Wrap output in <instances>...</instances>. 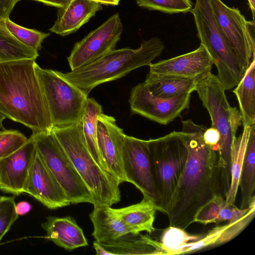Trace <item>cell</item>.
I'll list each match as a JSON object with an SVG mask.
<instances>
[{
  "instance_id": "1",
  "label": "cell",
  "mask_w": 255,
  "mask_h": 255,
  "mask_svg": "<svg viewBox=\"0 0 255 255\" xmlns=\"http://www.w3.org/2000/svg\"><path fill=\"white\" fill-rule=\"evenodd\" d=\"M182 123L188 156L165 214L169 226L185 230L203 205L216 195L226 198L228 190L218 151L204 140L207 128L191 120Z\"/></svg>"
},
{
  "instance_id": "2",
  "label": "cell",
  "mask_w": 255,
  "mask_h": 255,
  "mask_svg": "<svg viewBox=\"0 0 255 255\" xmlns=\"http://www.w3.org/2000/svg\"><path fill=\"white\" fill-rule=\"evenodd\" d=\"M35 60L0 63V104L10 120L29 128L32 134L48 133L53 126Z\"/></svg>"
},
{
  "instance_id": "3",
  "label": "cell",
  "mask_w": 255,
  "mask_h": 255,
  "mask_svg": "<svg viewBox=\"0 0 255 255\" xmlns=\"http://www.w3.org/2000/svg\"><path fill=\"white\" fill-rule=\"evenodd\" d=\"M164 47L159 38L153 37L143 41L137 49H114L75 70L58 72L64 79L88 95L94 88L101 84L121 78L139 67L150 65L161 54Z\"/></svg>"
},
{
  "instance_id": "4",
  "label": "cell",
  "mask_w": 255,
  "mask_h": 255,
  "mask_svg": "<svg viewBox=\"0 0 255 255\" xmlns=\"http://www.w3.org/2000/svg\"><path fill=\"white\" fill-rule=\"evenodd\" d=\"M52 132L90 191L95 203L93 205L111 206L118 203L121 199L120 184L92 157L81 122L67 128H54Z\"/></svg>"
},
{
  "instance_id": "5",
  "label": "cell",
  "mask_w": 255,
  "mask_h": 255,
  "mask_svg": "<svg viewBox=\"0 0 255 255\" xmlns=\"http://www.w3.org/2000/svg\"><path fill=\"white\" fill-rule=\"evenodd\" d=\"M225 90L217 76L210 72L197 80L195 91L209 113L211 127L220 134L218 153L225 184L229 189L232 147L242 124V118L238 109L230 106Z\"/></svg>"
},
{
  "instance_id": "6",
  "label": "cell",
  "mask_w": 255,
  "mask_h": 255,
  "mask_svg": "<svg viewBox=\"0 0 255 255\" xmlns=\"http://www.w3.org/2000/svg\"><path fill=\"white\" fill-rule=\"evenodd\" d=\"M201 44L212 57L218 71V78L225 90L236 86L246 69L230 46L214 16L211 0H196L191 10Z\"/></svg>"
},
{
  "instance_id": "7",
  "label": "cell",
  "mask_w": 255,
  "mask_h": 255,
  "mask_svg": "<svg viewBox=\"0 0 255 255\" xmlns=\"http://www.w3.org/2000/svg\"><path fill=\"white\" fill-rule=\"evenodd\" d=\"M152 174L160 212L166 213L168 203L184 168L188 150L183 132L173 131L147 140Z\"/></svg>"
},
{
  "instance_id": "8",
  "label": "cell",
  "mask_w": 255,
  "mask_h": 255,
  "mask_svg": "<svg viewBox=\"0 0 255 255\" xmlns=\"http://www.w3.org/2000/svg\"><path fill=\"white\" fill-rule=\"evenodd\" d=\"M36 70L53 128H67L80 123L88 95L57 71L43 69L37 64Z\"/></svg>"
},
{
  "instance_id": "9",
  "label": "cell",
  "mask_w": 255,
  "mask_h": 255,
  "mask_svg": "<svg viewBox=\"0 0 255 255\" xmlns=\"http://www.w3.org/2000/svg\"><path fill=\"white\" fill-rule=\"evenodd\" d=\"M31 135L37 151L63 189L70 203L94 205L90 191L52 131Z\"/></svg>"
},
{
  "instance_id": "10",
  "label": "cell",
  "mask_w": 255,
  "mask_h": 255,
  "mask_svg": "<svg viewBox=\"0 0 255 255\" xmlns=\"http://www.w3.org/2000/svg\"><path fill=\"white\" fill-rule=\"evenodd\" d=\"M214 16L227 41L246 70L255 58V20L247 21L238 8L211 0Z\"/></svg>"
},
{
  "instance_id": "11",
  "label": "cell",
  "mask_w": 255,
  "mask_h": 255,
  "mask_svg": "<svg viewBox=\"0 0 255 255\" xmlns=\"http://www.w3.org/2000/svg\"><path fill=\"white\" fill-rule=\"evenodd\" d=\"M123 31L119 13L77 42L67 58L71 71L87 65L115 49Z\"/></svg>"
},
{
  "instance_id": "12",
  "label": "cell",
  "mask_w": 255,
  "mask_h": 255,
  "mask_svg": "<svg viewBox=\"0 0 255 255\" xmlns=\"http://www.w3.org/2000/svg\"><path fill=\"white\" fill-rule=\"evenodd\" d=\"M122 159L127 182L134 185L143 196L157 206L159 196L152 174L147 140L126 135Z\"/></svg>"
},
{
  "instance_id": "13",
  "label": "cell",
  "mask_w": 255,
  "mask_h": 255,
  "mask_svg": "<svg viewBox=\"0 0 255 255\" xmlns=\"http://www.w3.org/2000/svg\"><path fill=\"white\" fill-rule=\"evenodd\" d=\"M191 94L165 99L153 95L143 83L133 87L129 100L131 111L151 121L167 125L189 107Z\"/></svg>"
},
{
  "instance_id": "14",
  "label": "cell",
  "mask_w": 255,
  "mask_h": 255,
  "mask_svg": "<svg viewBox=\"0 0 255 255\" xmlns=\"http://www.w3.org/2000/svg\"><path fill=\"white\" fill-rule=\"evenodd\" d=\"M24 193L50 209L71 204L61 185L36 149L25 187Z\"/></svg>"
},
{
  "instance_id": "15",
  "label": "cell",
  "mask_w": 255,
  "mask_h": 255,
  "mask_svg": "<svg viewBox=\"0 0 255 255\" xmlns=\"http://www.w3.org/2000/svg\"><path fill=\"white\" fill-rule=\"evenodd\" d=\"M116 122L114 117L103 113L99 116L97 142L108 172L121 184L127 182L122 159L123 147L126 134Z\"/></svg>"
},
{
  "instance_id": "16",
  "label": "cell",
  "mask_w": 255,
  "mask_h": 255,
  "mask_svg": "<svg viewBox=\"0 0 255 255\" xmlns=\"http://www.w3.org/2000/svg\"><path fill=\"white\" fill-rule=\"evenodd\" d=\"M36 152L34 140L30 136L18 149L0 160V190L19 195L24 189Z\"/></svg>"
},
{
  "instance_id": "17",
  "label": "cell",
  "mask_w": 255,
  "mask_h": 255,
  "mask_svg": "<svg viewBox=\"0 0 255 255\" xmlns=\"http://www.w3.org/2000/svg\"><path fill=\"white\" fill-rule=\"evenodd\" d=\"M213 60L202 44L191 52L149 65L150 73L199 79L211 72Z\"/></svg>"
},
{
  "instance_id": "18",
  "label": "cell",
  "mask_w": 255,
  "mask_h": 255,
  "mask_svg": "<svg viewBox=\"0 0 255 255\" xmlns=\"http://www.w3.org/2000/svg\"><path fill=\"white\" fill-rule=\"evenodd\" d=\"M102 9V4L91 0H71L58 8L57 18L49 30L62 36L76 32L96 13Z\"/></svg>"
},
{
  "instance_id": "19",
  "label": "cell",
  "mask_w": 255,
  "mask_h": 255,
  "mask_svg": "<svg viewBox=\"0 0 255 255\" xmlns=\"http://www.w3.org/2000/svg\"><path fill=\"white\" fill-rule=\"evenodd\" d=\"M93 246L97 255H165L160 242L140 233L107 244L95 241Z\"/></svg>"
},
{
  "instance_id": "20",
  "label": "cell",
  "mask_w": 255,
  "mask_h": 255,
  "mask_svg": "<svg viewBox=\"0 0 255 255\" xmlns=\"http://www.w3.org/2000/svg\"><path fill=\"white\" fill-rule=\"evenodd\" d=\"M41 226L46 232L47 240L66 250L88 245L82 229L71 217L48 216Z\"/></svg>"
},
{
  "instance_id": "21",
  "label": "cell",
  "mask_w": 255,
  "mask_h": 255,
  "mask_svg": "<svg viewBox=\"0 0 255 255\" xmlns=\"http://www.w3.org/2000/svg\"><path fill=\"white\" fill-rule=\"evenodd\" d=\"M94 206L90 218L94 227L92 236L96 242L100 244L109 243L133 234L113 212L111 206L97 205Z\"/></svg>"
},
{
  "instance_id": "22",
  "label": "cell",
  "mask_w": 255,
  "mask_h": 255,
  "mask_svg": "<svg viewBox=\"0 0 255 255\" xmlns=\"http://www.w3.org/2000/svg\"><path fill=\"white\" fill-rule=\"evenodd\" d=\"M113 212L133 234L146 231L149 234L154 233L155 215L160 211L155 203L149 198L144 197L139 203L120 209H113Z\"/></svg>"
},
{
  "instance_id": "23",
  "label": "cell",
  "mask_w": 255,
  "mask_h": 255,
  "mask_svg": "<svg viewBox=\"0 0 255 255\" xmlns=\"http://www.w3.org/2000/svg\"><path fill=\"white\" fill-rule=\"evenodd\" d=\"M198 79L149 73L143 83L154 96L168 99L191 94L195 90Z\"/></svg>"
},
{
  "instance_id": "24",
  "label": "cell",
  "mask_w": 255,
  "mask_h": 255,
  "mask_svg": "<svg viewBox=\"0 0 255 255\" xmlns=\"http://www.w3.org/2000/svg\"><path fill=\"white\" fill-rule=\"evenodd\" d=\"M233 92L239 103L243 127L255 124V58Z\"/></svg>"
},
{
  "instance_id": "25",
  "label": "cell",
  "mask_w": 255,
  "mask_h": 255,
  "mask_svg": "<svg viewBox=\"0 0 255 255\" xmlns=\"http://www.w3.org/2000/svg\"><path fill=\"white\" fill-rule=\"evenodd\" d=\"M238 187L242 193L240 208H248L255 202V124L252 125L249 135Z\"/></svg>"
},
{
  "instance_id": "26",
  "label": "cell",
  "mask_w": 255,
  "mask_h": 255,
  "mask_svg": "<svg viewBox=\"0 0 255 255\" xmlns=\"http://www.w3.org/2000/svg\"><path fill=\"white\" fill-rule=\"evenodd\" d=\"M103 113L102 108L94 99L88 98L81 124L88 148L98 164L108 172L99 150L97 142V121Z\"/></svg>"
},
{
  "instance_id": "27",
  "label": "cell",
  "mask_w": 255,
  "mask_h": 255,
  "mask_svg": "<svg viewBox=\"0 0 255 255\" xmlns=\"http://www.w3.org/2000/svg\"><path fill=\"white\" fill-rule=\"evenodd\" d=\"M252 126L244 127L242 133L239 136L236 137L232 145L230 158V183L226 198V202L230 204L234 205L235 203L241 167Z\"/></svg>"
},
{
  "instance_id": "28",
  "label": "cell",
  "mask_w": 255,
  "mask_h": 255,
  "mask_svg": "<svg viewBox=\"0 0 255 255\" xmlns=\"http://www.w3.org/2000/svg\"><path fill=\"white\" fill-rule=\"evenodd\" d=\"M36 51L23 44L7 30L0 21V63L23 59H36Z\"/></svg>"
},
{
  "instance_id": "29",
  "label": "cell",
  "mask_w": 255,
  "mask_h": 255,
  "mask_svg": "<svg viewBox=\"0 0 255 255\" xmlns=\"http://www.w3.org/2000/svg\"><path fill=\"white\" fill-rule=\"evenodd\" d=\"M202 237L190 235L184 229L169 226L162 232L160 242L165 255H177L183 246L197 241Z\"/></svg>"
},
{
  "instance_id": "30",
  "label": "cell",
  "mask_w": 255,
  "mask_h": 255,
  "mask_svg": "<svg viewBox=\"0 0 255 255\" xmlns=\"http://www.w3.org/2000/svg\"><path fill=\"white\" fill-rule=\"evenodd\" d=\"M3 23L7 30L18 41L37 52L41 49L44 39L50 35L49 33H44L20 26L9 18L3 21Z\"/></svg>"
},
{
  "instance_id": "31",
  "label": "cell",
  "mask_w": 255,
  "mask_h": 255,
  "mask_svg": "<svg viewBox=\"0 0 255 255\" xmlns=\"http://www.w3.org/2000/svg\"><path fill=\"white\" fill-rule=\"evenodd\" d=\"M137 4L144 8L168 14L186 13L191 11L190 0H135Z\"/></svg>"
},
{
  "instance_id": "32",
  "label": "cell",
  "mask_w": 255,
  "mask_h": 255,
  "mask_svg": "<svg viewBox=\"0 0 255 255\" xmlns=\"http://www.w3.org/2000/svg\"><path fill=\"white\" fill-rule=\"evenodd\" d=\"M21 132L17 130L0 131V160L21 147L27 140Z\"/></svg>"
},
{
  "instance_id": "33",
  "label": "cell",
  "mask_w": 255,
  "mask_h": 255,
  "mask_svg": "<svg viewBox=\"0 0 255 255\" xmlns=\"http://www.w3.org/2000/svg\"><path fill=\"white\" fill-rule=\"evenodd\" d=\"M12 197H0V242L18 218Z\"/></svg>"
},
{
  "instance_id": "34",
  "label": "cell",
  "mask_w": 255,
  "mask_h": 255,
  "mask_svg": "<svg viewBox=\"0 0 255 255\" xmlns=\"http://www.w3.org/2000/svg\"><path fill=\"white\" fill-rule=\"evenodd\" d=\"M203 139L205 143L214 150L218 151L220 141V134L216 128L212 127L206 128L203 133Z\"/></svg>"
},
{
  "instance_id": "35",
  "label": "cell",
  "mask_w": 255,
  "mask_h": 255,
  "mask_svg": "<svg viewBox=\"0 0 255 255\" xmlns=\"http://www.w3.org/2000/svg\"><path fill=\"white\" fill-rule=\"evenodd\" d=\"M21 0H0V21L9 18L16 3Z\"/></svg>"
},
{
  "instance_id": "36",
  "label": "cell",
  "mask_w": 255,
  "mask_h": 255,
  "mask_svg": "<svg viewBox=\"0 0 255 255\" xmlns=\"http://www.w3.org/2000/svg\"><path fill=\"white\" fill-rule=\"evenodd\" d=\"M31 208V205L26 201H21L15 204V209L18 216H22L27 214Z\"/></svg>"
},
{
  "instance_id": "37",
  "label": "cell",
  "mask_w": 255,
  "mask_h": 255,
  "mask_svg": "<svg viewBox=\"0 0 255 255\" xmlns=\"http://www.w3.org/2000/svg\"><path fill=\"white\" fill-rule=\"evenodd\" d=\"M43 3L44 4L60 8L66 5L71 0H33Z\"/></svg>"
},
{
  "instance_id": "38",
  "label": "cell",
  "mask_w": 255,
  "mask_h": 255,
  "mask_svg": "<svg viewBox=\"0 0 255 255\" xmlns=\"http://www.w3.org/2000/svg\"><path fill=\"white\" fill-rule=\"evenodd\" d=\"M98 2L101 4L107 5H117L120 0H91Z\"/></svg>"
},
{
  "instance_id": "39",
  "label": "cell",
  "mask_w": 255,
  "mask_h": 255,
  "mask_svg": "<svg viewBox=\"0 0 255 255\" xmlns=\"http://www.w3.org/2000/svg\"><path fill=\"white\" fill-rule=\"evenodd\" d=\"M250 7L253 14V20H255V0H248Z\"/></svg>"
},
{
  "instance_id": "40",
  "label": "cell",
  "mask_w": 255,
  "mask_h": 255,
  "mask_svg": "<svg viewBox=\"0 0 255 255\" xmlns=\"http://www.w3.org/2000/svg\"><path fill=\"white\" fill-rule=\"evenodd\" d=\"M0 114L4 116L6 119H10V117L6 111V110L4 108V107L0 104Z\"/></svg>"
},
{
  "instance_id": "41",
  "label": "cell",
  "mask_w": 255,
  "mask_h": 255,
  "mask_svg": "<svg viewBox=\"0 0 255 255\" xmlns=\"http://www.w3.org/2000/svg\"><path fill=\"white\" fill-rule=\"evenodd\" d=\"M6 118L4 116L0 114V131L1 129L3 128L2 122Z\"/></svg>"
},
{
  "instance_id": "42",
  "label": "cell",
  "mask_w": 255,
  "mask_h": 255,
  "mask_svg": "<svg viewBox=\"0 0 255 255\" xmlns=\"http://www.w3.org/2000/svg\"><path fill=\"white\" fill-rule=\"evenodd\" d=\"M1 196V195H0V197Z\"/></svg>"
}]
</instances>
